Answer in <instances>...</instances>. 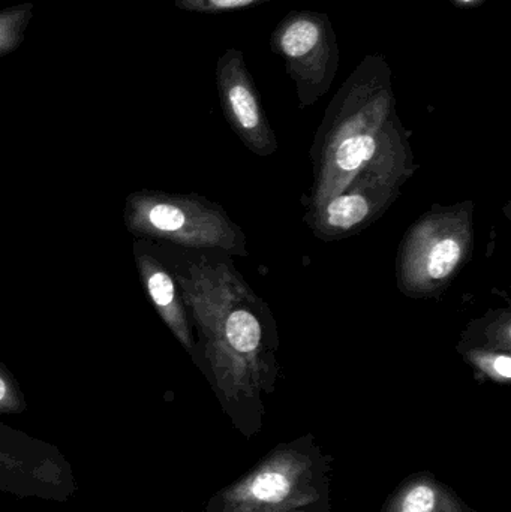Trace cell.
<instances>
[{
	"mask_svg": "<svg viewBox=\"0 0 511 512\" xmlns=\"http://www.w3.org/2000/svg\"><path fill=\"white\" fill-rule=\"evenodd\" d=\"M123 221L138 239L165 240L191 248L222 245L227 233L218 210L200 198L147 189L128 195Z\"/></svg>",
	"mask_w": 511,
	"mask_h": 512,
	"instance_id": "obj_1",
	"label": "cell"
},
{
	"mask_svg": "<svg viewBox=\"0 0 511 512\" xmlns=\"http://www.w3.org/2000/svg\"><path fill=\"white\" fill-rule=\"evenodd\" d=\"M135 261H137L141 283L155 306L156 312L161 316L165 325L173 331L177 340L188 351H192L194 340H192L185 303L177 291L173 277L155 256L147 254V252H135Z\"/></svg>",
	"mask_w": 511,
	"mask_h": 512,
	"instance_id": "obj_2",
	"label": "cell"
},
{
	"mask_svg": "<svg viewBox=\"0 0 511 512\" xmlns=\"http://www.w3.org/2000/svg\"><path fill=\"white\" fill-rule=\"evenodd\" d=\"M219 87H221L225 108L233 114L239 129H242L246 135L261 134L264 125L263 116L251 86L240 78L230 83L224 75L219 74Z\"/></svg>",
	"mask_w": 511,
	"mask_h": 512,
	"instance_id": "obj_3",
	"label": "cell"
},
{
	"mask_svg": "<svg viewBox=\"0 0 511 512\" xmlns=\"http://www.w3.org/2000/svg\"><path fill=\"white\" fill-rule=\"evenodd\" d=\"M464 258V243L455 237H443L423 254L422 265L432 282L449 279Z\"/></svg>",
	"mask_w": 511,
	"mask_h": 512,
	"instance_id": "obj_4",
	"label": "cell"
},
{
	"mask_svg": "<svg viewBox=\"0 0 511 512\" xmlns=\"http://www.w3.org/2000/svg\"><path fill=\"white\" fill-rule=\"evenodd\" d=\"M35 12L32 2L18 3L0 9V59L14 53L26 39Z\"/></svg>",
	"mask_w": 511,
	"mask_h": 512,
	"instance_id": "obj_5",
	"label": "cell"
},
{
	"mask_svg": "<svg viewBox=\"0 0 511 512\" xmlns=\"http://www.w3.org/2000/svg\"><path fill=\"white\" fill-rule=\"evenodd\" d=\"M228 346L240 354H252L260 348L261 325L248 310H236L228 315L224 324Z\"/></svg>",
	"mask_w": 511,
	"mask_h": 512,
	"instance_id": "obj_6",
	"label": "cell"
},
{
	"mask_svg": "<svg viewBox=\"0 0 511 512\" xmlns=\"http://www.w3.org/2000/svg\"><path fill=\"white\" fill-rule=\"evenodd\" d=\"M377 152V140L369 132H357L339 143L335 150V164L342 173L362 170Z\"/></svg>",
	"mask_w": 511,
	"mask_h": 512,
	"instance_id": "obj_7",
	"label": "cell"
},
{
	"mask_svg": "<svg viewBox=\"0 0 511 512\" xmlns=\"http://www.w3.org/2000/svg\"><path fill=\"white\" fill-rule=\"evenodd\" d=\"M321 41V27L311 18H297L288 24L279 39L281 50L290 59H303Z\"/></svg>",
	"mask_w": 511,
	"mask_h": 512,
	"instance_id": "obj_8",
	"label": "cell"
},
{
	"mask_svg": "<svg viewBox=\"0 0 511 512\" xmlns=\"http://www.w3.org/2000/svg\"><path fill=\"white\" fill-rule=\"evenodd\" d=\"M371 213L369 201L360 194H348L330 201L326 209L327 224L339 231L353 230Z\"/></svg>",
	"mask_w": 511,
	"mask_h": 512,
	"instance_id": "obj_9",
	"label": "cell"
},
{
	"mask_svg": "<svg viewBox=\"0 0 511 512\" xmlns=\"http://www.w3.org/2000/svg\"><path fill=\"white\" fill-rule=\"evenodd\" d=\"M27 403L20 384L8 367L0 361V415L21 414Z\"/></svg>",
	"mask_w": 511,
	"mask_h": 512,
	"instance_id": "obj_10",
	"label": "cell"
},
{
	"mask_svg": "<svg viewBox=\"0 0 511 512\" xmlns=\"http://www.w3.org/2000/svg\"><path fill=\"white\" fill-rule=\"evenodd\" d=\"M290 490V481L278 472L261 474L260 477L255 478L251 487L252 495L255 498L264 502H272V504L284 501L290 495Z\"/></svg>",
	"mask_w": 511,
	"mask_h": 512,
	"instance_id": "obj_11",
	"label": "cell"
},
{
	"mask_svg": "<svg viewBox=\"0 0 511 512\" xmlns=\"http://www.w3.org/2000/svg\"><path fill=\"white\" fill-rule=\"evenodd\" d=\"M177 8L185 11L216 12L228 11V9L243 8L252 5L258 0H174Z\"/></svg>",
	"mask_w": 511,
	"mask_h": 512,
	"instance_id": "obj_12",
	"label": "cell"
},
{
	"mask_svg": "<svg viewBox=\"0 0 511 512\" xmlns=\"http://www.w3.org/2000/svg\"><path fill=\"white\" fill-rule=\"evenodd\" d=\"M434 508V490L428 486H419L405 496L401 512H432Z\"/></svg>",
	"mask_w": 511,
	"mask_h": 512,
	"instance_id": "obj_13",
	"label": "cell"
},
{
	"mask_svg": "<svg viewBox=\"0 0 511 512\" xmlns=\"http://www.w3.org/2000/svg\"><path fill=\"white\" fill-rule=\"evenodd\" d=\"M494 366L495 373H497L498 376H501V378L509 379L511 376V358L510 355L504 354V355H498L497 358L494 360Z\"/></svg>",
	"mask_w": 511,
	"mask_h": 512,
	"instance_id": "obj_14",
	"label": "cell"
},
{
	"mask_svg": "<svg viewBox=\"0 0 511 512\" xmlns=\"http://www.w3.org/2000/svg\"><path fill=\"white\" fill-rule=\"evenodd\" d=\"M464 2H471V0H464Z\"/></svg>",
	"mask_w": 511,
	"mask_h": 512,
	"instance_id": "obj_15",
	"label": "cell"
}]
</instances>
